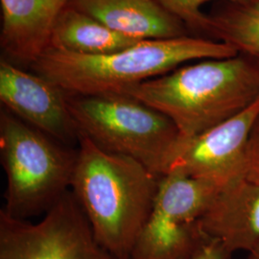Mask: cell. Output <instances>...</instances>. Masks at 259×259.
Returning a JSON list of instances; mask_svg holds the SVG:
<instances>
[{"mask_svg": "<svg viewBox=\"0 0 259 259\" xmlns=\"http://www.w3.org/2000/svg\"><path fill=\"white\" fill-rule=\"evenodd\" d=\"M78 145L71 192L97 242L112 254L131 259L161 177L132 157L100 148L82 134Z\"/></svg>", "mask_w": 259, "mask_h": 259, "instance_id": "6da1fadb", "label": "cell"}, {"mask_svg": "<svg viewBox=\"0 0 259 259\" xmlns=\"http://www.w3.org/2000/svg\"><path fill=\"white\" fill-rule=\"evenodd\" d=\"M173 121L185 141L238 115L259 99V67L244 56L205 59L124 89Z\"/></svg>", "mask_w": 259, "mask_h": 259, "instance_id": "7a4b0ae2", "label": "cell"}, {"mask_svg": "<svg viewBox=\"0 0 259 259\" xmlns=\"http://www.w3.org/2000/svg\"><path fill=\"white\" fill-rule=\"evenodd\" d=\"M236 55L232 47L222 41L189 35L144 39L107 55H81L48 47L30 66L34 73L47 78L65 93L102 95L120 93L126 88L169 73L189 62Z\"/></svg>", "mask_w": 259, "mask_h": 259, "instance_id": "3957f363", "label": "cell"}, {"mask_svg": "<svg viewBox=\"0 0 259 259\" xmlns=\"http://www.w3.org/2000/svg\"><path fill=\"white\" fill-rule=\"evenodd\" d=\"M66 103L79 134L138 160L157 176L169 172L185 144L168 116L127 94L66 93Z\"/></svg>", "mask_w": 259, "mask_h": 259, "instance_id": "277c9868", "label": "cell"}, {"mask_svg": "<svg viewBox=\"0 0 259 259\" xmlns=\"http://www.w3.org/2000/svg\"><path fill=\"white\" fill-rule=\"evenodd\" d=\"M1 162L10 216L26 220L47 212L71 184L77 150L68 148L7 110L0 113Z\"/></svg>", "mask_w": 259, "mask_h": 259, "instance_id": "5b68a950", "label": "cell"}, {"mask_svg": "<svg viewBox=\"0 0 259 259\" xmlns=\"http://www.w3.org/2000/svg\"><path fill=\"white\" fill-rule=\"evenodd\" d=\"M221 187L179 171L161 177L131 259H176L184 254L203 235L199 221Z\"/></svg>", "mask_w": 259, "mask_h": 259, "instance_id": "8992f818", "label": "cell"}, {"mask_svg": "<svg viewBox=\"0 0 259 259\" xmlns=\"http://www.w3.org/2000/svg\"><path fill=\"white\" fill-rule=\"evenodd\" d=\"M0 259H124L94 237L71 191H67L37 223L0 210Z\"/></svg>", "mask_w": 259, "mask_h": 259, "instance_id": "52a82bcc", "label": "cell"}, {"mask_svg": "<svg viewBox=\"0 0 259 259\" xmlns=\"http://www.w3.org/2000/svg\"><path fill=\"white\" fill-rule=\"evenodd\" d=\"M259 99L238 115L185 141L170 171L225 185L245 177L246 150Z\"/></svg>", "mask_w": 259, "mask_h": 259, "instance_id": "ba28073f", "label": "cell"}, {"mask_svg": "<svg viewBox=\"0 0 259 259\" xmlns=\"http://www.w3.org/2000/svg\"><path fill=\"white\" fill-rule=\"evenodd\" d=\"M0 100L5 110L57 141L78 143L79 132L68 111L66 93L47 78L1 60Z\"/></svg>", "mask_w": 259, "mask_h": 259, "instance_id": "9c48e42d", "label": "cell"}, {"mask_svg": "<svg viewBox=\"0 0 259 259\" xmlns=\"http://www.w3.org/2000/svg\"><path fill=\"white\" fill-rule=\"evenodd\" d=\"M199 224L232 253L250 251L259 243V185L245 177L223 185Z\"/></svg>", "mask_w": 259, "mask_h": 259, "instance_id": "30bf717a", "label": "cell"}, {"mask_svg": "<svg viewBox=\"0 0 259 259\" xmlns=\"http://www.w3.org/2000/svg\"><path fill=\"white\" fill-rule=\"evenodd\" d=\"M71 0H0L1 47L14 61L31 65L49 45L56 20Z\"/></svg>", "mask_w": 259, "mask_h": 259, "instance_id": "8fae6325", "label": "cell"}, {"mask_svg": "<svg viewBox=\"0 0 259 259\" xmlns=\"http://www.w3.org/2000/svg\"><path fill=\"white\" fill-rule=\"evenodd\" d=\"M69 5L115 32L140 40L190 35L157 0H71Z\"/></svg>", "mask_w": 259, "mask_h": 259, "instance_id": "7c38bea8", "label": "cell"}, {"mask_svg": "<svg viewBox=\"0 0 259 259\" xmlns=\"http://www.w3.org/2000/svg\"><path fill=\"white\" fill-rule=\"evenodd\" d=\"M139 41L67 5L56 20L48 47L81 55L99 56L129 48Z\"/></svg>", "mask_w": 259, "mask_h": 259, "instance_id": "4fadbf2b", "label": "cell"}, {"mask_svg": "<svg viewBox=\"0 0 259 259\" xmlns=\"http://www.w3.org/2000/svg\"><path fill=\"white\" fill-rule=\"evenodd\" d=\"M207 15L209 38L230 46L259 67V0L224 2Z\"/></svg>", "mask_w": 259, "mask_h": 259, "instance_id": "5bb4252c", "label": "cell"}, {"mask_svg": "<svg viewBox=\"0 0 259 259\" xmlns=\"http://www.w3.org/2000/svg\"><path fill=\"white\" fill-rule=\"evenodd\" d=\"M172 16L182 21L190 33L209 38V18L201 8L207 2H239L244 0H157Z\"/></svg>", "mask_w": 259, "mask_h": 259, "instance_id": "9a60e30c", "label": "cell"}, {"mask_svg": "<svg viewBox=\"0 0 259 259\" xmlns=\"http://www.w3.org/2000/svg\"><path fill=\"white\" fill-rule=\"evenodd\" d=\"M232 255V251L221 241L203 232L200 239L176 259H231Z\"/></svg>", "mask_w": 259, "mask_h": 259, "instance_id": "2e32d148", "label": "cell"}, {"mask_svg": "<svg viewBox=\"0 0 259 259\" xmlns=\"http://www.w3.org/2000/svg\"><path fill=\"white\" fill-rule=\"evenodd\" d=\"M245 178L259 185V114L250 131L247 145Z\"/></svg>", "mask_w": 259, "mask_h": 259, "instance_id": "e0dca14e", "label": "cell"}, {"mask_svg": "<svg viewBox=\"0 0 259 259\" xmlns=\"http://www.w3.org/2000/svg\"><path fill=\"white\" fill-rule=\"evenodd\" d=\"M246 259H259V243L255 245L250 251H248V255Z\"/></svg>", "mask_w": 259, "mask_h": 259, "instance_id": "ac0fdd59", "label": "cell"}]
</instances>
